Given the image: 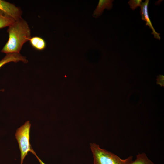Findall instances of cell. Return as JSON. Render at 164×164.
Masks as SVG:
<instances>
[{
  "mask_svg": "<svg viewBox=\"0 0 164 164\" xmlns=\"http://www.w3.org/2000/svg\"><path fill=\"white\" fill-rule=\"evenodd\" d=\"M30 127L29 121H27L16 130L15 134L20 151V164H22L24 159L29 152H31L35 156L37 155L29 142Z\"/></svg>",
  "mask_w": 164,
  "mask_h": 164,
  "instance_id": "3957f363",
  "label": "cell"
},
{
  "mask_svg": "<svg viewBox=\"0 0 164 164\" xmlns=\"http://www.w3.org/2000/svg\"><path fill=\"white\" fill-rule=\"evenodd\" d=\"M113 1L114 0H100L96 9L94 11L93 16L96 18L97 17L102 14L105 9H111L112 7Z\"/></svg>",
  "mask_w": 164,
  "mask_h": 164,
  "instance_id": "52a82bcc",
  "label": "cell"
},
{
  "mask_svg": "<svg viewBox=\"0 0 164 164\" xmlns=\"http://www.w3.org/2000/svg\"><path fill=\"white\" fill-rule=\"evenodd\" d=\"M8 27L9 39L1 52L6 54L20 53L24 44L31 38L29 26L22 18Z\"/></svg>",
  "mask_w": 164,
  "mask_h": 164,
  "instance_id": "6da1fadb",
  "label": "cell"
},
{
  "mask_svg": "<svg viewBox=\"0 0 164 164\" xmlns=\"http://www.w3.org/2000/svg\"><path fill=\"white\" fill-rule=\"evenodd\" d=\"M29 41L32 46L37 50H42L46 48V44L45 41L40 37L35 36L31 37Z\"/></svg>",
  "mask_w": 164,
  "mask_h": 164,
  "instance_id": "ba28073f",
  "label": "cell"
},
{
  "mask_svg": "<svg viewBox=\"0 0 164 164\" xmlns=\"http://www.w3.org/2000/svg\"><path fill=\"white\" fill-rule=\"evenodd\" d=\"M136 157V159L130 164H154L148 159L145 153H139Z\"/></svg>",
  "mask_w": 164,
  "mask_h": 164,
  "instance_id": "30bf717a",
  "label": "cell"
},
{
  "mask_svg": "<svg viewBox=\"0 0 164 164\" xmlns=\"http://www.w3.org/2000/svg\"><path fill=\"white\" fill-rule=\"evenodd\" d=\"M142 0H130L128 2L130 7L132 10L140 7L142 3Z\"/></svg>",
  "mask_w": 164,
  "mask_h": 164,
  "instance_id": "8fae6325",
  "label": "cell"
},
{
  "mask_svg": "<svg viewBox=\"0 0 164 164\" xmlns=\"http://www.w3.org/2000/svg\"><path fill=\"white\" fill-rule=\"evenodd\" d=\"M38 159L40 164H46L44 163L38 157L37 155L36 156Z\"/></svg>",
  "mask_w": 164,
  "mask_h": 164,
  "instance_id": "7c38bea8",
  "label": "cell"
},
{
  "mask_svg": "<svg viewBox=\"0 0 164 164\" xmlns=\"http://www.w3.org/2000/svg\"><path fill=\"white\" fill-rule=\"evenodd\" d=\"M15 21L11 17L0 11V29L9 27Z\"/></svg>",
  "mask_w": 164,
  "mask_h": 164,
  "instance_id": "9c48e42d",
  "label": "cell"
},
{
  "mask_svg": "<svg viewBox=\"0 0 164 164\" xmlns=\"http://www.w3.org/2000/svg\"><path fill=\"white\" fill-rule=\"evenodd\" d=\"M149 2V0H146L144 2H142V3L140 6V14L141 16V19L142 20L146 22V25L148 26L152 30V32L151 33L154 35V38L160 40L161 39L160 34L156 31L149 17L148 11Z\"/></svg>",
  "mask_w": 164,
  "mask_h": 164,
  "instance_id": "5b68a950",
  "label": "cell"
},
{
  "mask_svg": "<svg viewBox=\"0 0 164 164\" xmlns=\"http://www.w3.org/2000/svg\"><path fill=\"white\" fill-rule=\"evenodd\" d=\"M0 11L13 19L15 21L22 18V11L20 8L13 4L0 0Z\"/></svg>",
  "mask_w": 164,
  "mask_h": 164,
  "instance_id": "277c9868",
  "label": "cell"
},
{
  "mask_svg": "<svg viewBox=\"0 0 164 164\" xmlns=\"http://www.w3.org/2000/svg\"><path fill=\"white\" fill-rule=\"evenodd\" d=\"M93 154L94 164H130L132 161V156L123 159L115 154L100 148L94 143L90 144Z\"/></svg>",
  "mask_w": 164,
  "mask_h": 164,
  "instance_id": "7a4b0ae2",
  "label": "cell"
},
{
  "mask_svg": "<svg viewBox=\"0 0 164 164\" xmlns=\"http://www.w3.org/2000/svg\"><path fill=\"white\" fill-rule=\"evenodd\" d=\"M21 61L24 63L28 62L26 58L22 56L20 53H12L6 54V55L0 61V68L5 64L13 62H17ZM2 90H0V91Z\"/></svg>",
  "mask_w": 164,
  "mask_h": 164,
  "instance_id": "8992f818",
  "label": "cell"
}]
</instances>
